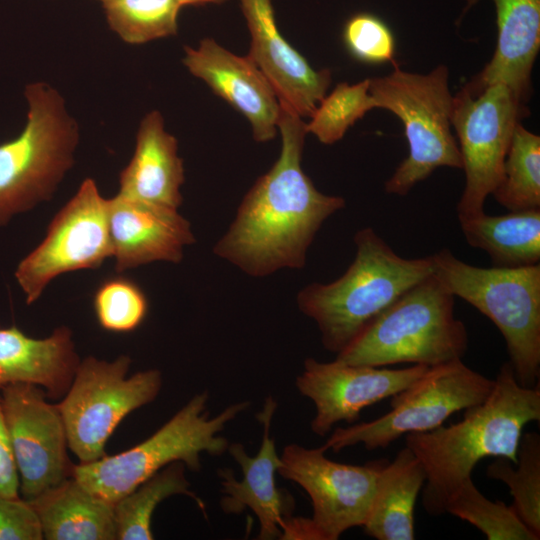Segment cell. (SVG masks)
I'll return each mask as SVG.
<instances>
[{
  "label": "cell",
  "mask_w": 540,
  "mask_h": 540,
  "mask_svg": "<svg viewBox=\"0 0 540 540\" xmlns=\"http://www.w3.org/2000/svg\"><path fill=\"white\" fill-rule=\"evenodd\" d=\"M466 242L485 251L493 267L517 268L540 263V209L485 212L458 217Z\"/></svg>",
  "instance_id": "d4e9b609"
},
{
  "label": "cell",
  "mask_w": 540,
  "mask_h": 540,
  "mask_svg": "<svg viewBox=\"0 0 540 540\" xmlns=\"http://www.w3.org/2000/svg\"><path fill=\"white\" fill-rule=\"evenodd\" d=\"M182 7L179 0H112L103 4L109 28L130 45L176 35Z\"/></svg>",
  "instance_id": "f1b7e54d"
},
{
  "label": "cell",
  "mask_w": 540,
  "mask_h": 540,
  "mask_svg": "<svg viewBox=\"0 0 540 540\" xmlns=\"http://www.w3.org/2000/svg\"><path fill=\"white\" fill-rule=\"evenodd\" d=\"M393 64L389 74L370 79L369 92L376 108L394 113L404 125L408 155L385 182L384 190L405 196L439 167L462 169V158L451 130L449 69L438 65L419 74Z\"/></svg>",
  "instance_id": "ba28073f"
},
{
  "label": "cell",
  "mask_w": 540,
  "mask_h": 540,
  "mask_svg": "<svg viewBox=\"0 0 540 540\" xmlns=\"http://www.w3.org/2000/svg\"><path fill=\"white\" fill-rule=\"evenodd\" d=\"M281 152L241 201L213 252L254 277L301 269L315 235L345 199L321 193L302 169L305 122L280 103Z\"/></svg>",
  "instance_id": "6da1fadb"
},
{
  "label": "cell",
  "mask_w": 540,
  "mask_h": 540,
  "mask_svg": "<svg viewBox=\"0 0 540 540\" xmlns=\"http://www.w3.org/2000/svg\"><path fill=\"white\" fill-rule=\"evenodd\" d=\"M182 63L249 121L255 141L267 142L276 136L279 99L248 55L238 56L214 39L204 38L197 47H184Z\"/></svg>",
  "instance_id": "e0dca14e"
},
{
  "label": "cell",
  "mask_w": 540,
  "mask_h": 540,
  "mask_svg": "<svg viewBox=\"0 0 540 540\" xmlns=\"http://www.w3.org/2000/svg\"><path fill=\"white\" fill-rule=\"evenodd\" d=\"M97 1L101 2L102 4H104V3L110 2V1H112V0H97Z\"/></svg>",
  "instance_id": "74e56055"
},
{
  "label": "cell",
  "mask_w": 540,
  "mask_h": 540,
  "mask_svg": "<svg viewBox=\"0 0 540 540\" xmlns=\"http://www.w3.org/2000/svg\"><path fill=\"white\" fill-rule=\"evenodd\" d=\"M464 411L457 423L405 435V446L426 475L421 501L430 516L445 513L451 497L483 458L503 457L516 463L524 427L540 420V386L520 385L507 361L486 399Z\"/></svg>",
  "instance_id": "7a4b0ae2"
},
{
  "label": "cell",
  "mask_w": 540,
  "mask_h": 540,
  "mask_svg": "<svg viewBox=\"0 0 540 540\" xmlns=\"http://www.w3.org/2000/svg\"><path fill=\"white\" fill-rule=\"evenodd\" d=\"M112 257L107 198L93 178L55 214L43 240L18 263L14 276L27 305L59 275L97 269Z\"/></svg>",
  "instance_id": "7c38bea8"
},
{
  "label": "cell",
  "mask_w": 540,
  "mask_h": 540,
  "mask_svg": "<svg viewBox=\"0 0 540 540\" xmlns=\"http://www.w3.org/2000/svg\"><path fill=\"white\" fill-rule=\"evenodd\" d=\"M0 495L19 496V478L3 417L0 396Z\"/></svg>",
  "instance_id": "e575fe53"
},
{
  "label": "cell",
  "mask_w": 540,
  "mask_h": 540,
  "mask_svg": "<svg viewBox=\"0 0 540 540\" xmlns=\"http://www.w3.org/2000/svg\"><path fill=\"white\" fill-rule=\"evenodd\" d=\"M250 37L248 56L273 86L279 102L310 117L331 83L328 69L316 70L280 34L272 0H239Z\"/></svg>",
  "instance_id": "ac0fdd59"
},
{
  "label": "cell",
  "mask_w": 540,
  "mask_h": 540,
  "mask_svg": "<svg viewBox=\"0 0 540 540\" xmlns=\"http://www.w3.org/2000/svg\"><path fill=\"white\" fill-rule=\"evenodd\" d=\"M93 310L99 326L113 333H129L145 320L149 303L142 288L126 276H112L93 294Z\"/></svg>",
  "instance_id": "1f68e13d"
},
{
  "label": "cell",
  "mask_w": 540,
  "mask_h": 540,
  "mask_svg": "<svg viewBox=\"0 0 540 540\" xmlns=\"http://www.w3.org/2000/svg\"><path fill=\"white\" fill-rule=\"evenodd\" d=\"M26 121L14 138L0 143V227L53 198L75 163L80 141L76 118L51 84H26Z\"/></svg>",
  "instance_id": "277c9868"
},
{
  "label": "cell",
  "mask_w": 540,
  "mask_h": 540,
  "mask_svg": "<svg viewBox=\"0 0 540 540\" xmlns=\"http://www.w3.org/2000/svg\"><path fill=\"white\" fill-rule=\"evenodd\" d=\"M208 401V391L195 394L150 437L121 453L73 464L71 477L114 504L171 463L200 471L203 453L221 456L227 451L229 441L220 433L250 406L247 400L236 402L211 417Z\"/></svg>",
  "instance_id": "8992f818"
},
{
  "label": "cell",
  "mask_w": 540,
  "mask_h": 540,
  "mask_svg": "<svg viewBox=\"0 0 540 540\" xmlns=\"http://www.w3.org/2000/svg\"><path fill=\"white\" fill-rule=\"evenodd\" d=\"M225 0H204L205 4L206 3H216V4H220L222 2H224Z\"/></svg>",
  "instance_id": "8d00e7d4"
},
{
  "label": "cell",
  "mask_w": 540,
  "mask_h": 540,
  "mask_svg": "<svg viewBox=\"0 0 540 540\" xmlns=\"http://www.w3.org/2000/svg\"><path fill=\"white\" fill-rule=\"evenodd\" d=\"M322 445L283 448L278 473L298 484L312 503L310 518L318 540H337L347 530L362 527L373 500L380 470L388 461L363 465L339 463L325 456Z\"/></svg>",
  "instance_id": "4fadbf2b"
},
{
  "label": "cell",
  "mask_w": 540,
  "mask_h": 540,
  "mask_svg": "<svg viewBox=\"0 0 540 540\" xmlns=\"http://www.w3.org/2000/svg\"><path fill=\"white\" fill-rule=\"evenodd\" d=\"M343 41L357 60L370 64L394 62L395 39L389 26L371 13H358L346 22Z\"/></svg>",
  "instance_id": "d6a6232c"
},
{
  "label": "cell",
  "mask_w": 540,
  "mask_h": 540,
  "mask_svg": "<svg viewBox=\"0 0 540 540\" xmlns=\"http://www.w3.org/2000/svg\"><path fill=\"white\" fill-rule=\"evenodd\" d=\"M467 10L479 0H466ZM497 43L491 60L471 82L473 88L503 83L525 101L540 47V0H493Z\"/></svg>",
  "instance_id": "7402d4cb"
},
{
  "label": "cell",
  "mask_w": 540,
  "mask_h": 540,
  "mask_svg": "<svg viewBox=\"0 0 540 540\" xmlns=\"http://www.w3.org/2000/svg\"><path fill=\"white\" fill-rule=\"evenodd\" d=\"M277 402L269 395L256 418L263 426L262 442L258 453L250 456L243 444L229 443L227 451L240 466L242 479L237 480L232 469L218 470L223 494L220 506L226 514H241L250 509L259 521L258 539H282L287 519L292 517V495L276 486L275 475L281 466V457L271 436V424Z\"/></svg>",
  "instance_id": "2e32d148"
},
{
  "label": "cell",
  "mask_w": 540,
  "mask_h": 540,
  "mask_svg": "<svg viewBox=\"0 0 540 540\" xmlns=\"http://www.w3.org/2000/svg\"><path fill=\"white\" fill-rule=\"evenodd\" d=\"M29 503L46 540L116 539L114 504L94 495L73 477Z\"/></svg>",
  "instance_id": "603a6c76"
},
{
  "label": "cell",
  "mask_w": 540,
  "mask_h": 540,
  "mask_svg": "<svg viewBox=\"0 0 540 540\" xmlns=\"http://www.w3.org/2000/svg\"><path fill=\"white\" fill-rule=\"evenodd\" d=\"M132 359L112 361L87 356L80 359L72 382L57 404L68 448L79 463L106 455L105 446L120 422L131 412L154 401L162 388L158 369L128 372Z\"/></svg>",
  "instance_id": "9c48e42d"
},
{
  "label": "cell",
  "mask_w": 540,
  "mask_h": 540,
  "mask_svg": "<svg viewBox=\"0 0 540 540\" xmlns=\"http://www.w3.org/2000/svg\"><path fill=\"white\" fill-rule=\"evenodd\" d=\"M356 254L331 283H311L297 296L300 311L317 325L323 347L336 355L409 288L433 273L431 256L398 255L371 227L354 235Z\"/></svg>",
  "instance_id": "3957f363"
},
{
  "label": "cell",
  "mask_w": 540,
  "mask_h": 540,
  "mask_svg": "<svg viewBox=\"0 0 540 540\" xmlns=\"http://www.w3.org/2000/svg\"><path fill=\"white\" fill-rule=\"evenodd\" d=\"M185 467L179 461L167 465L114 503L117 540H152L153 513L174 495L190 497L207 518L206 504L190 489Z\"/></svg>",
  "instance_id": "484cf974"
},
{
  "label": "cell",
  "mask_w": 540,
  "mask_h": 540,
  "mask_svg": "<svg viewBox=\"0 0 540 540\" xmlns=\"http://www.w3.org/2000/svg\"><path fill=\"white\" fill-rule=\"evenodd\" d=\"M183 6L205 4L204 0H179Z\"/></svg>",
  "instance_id": "d590c367"
},
{
  "label": "cell",
  "mask_w": 540,
  "mask_h": 540,
  "mask_svg": "<svg viewBox=\"0 0 540 540\" xmlns=\"http://www.w3.org/2000/svg\"><path fill=\"white\" fill-rule=\"evenodd\" d=\"M1 405L19 478V495L32 500L71 477L65 425L57 404L30 383L1 388Z\"/></svg>",
  "instance_id": "5bb4252c"
},
{
  "label": "cell",
  "mask_w": 540,
  "mask_h": 540,
  "mask_svg": "<svg viewBox=\"0 0 540 540\" xmlns=\"http://www.w3.org/2000/svg\"><path fill=\"white\" fill-rule=\"evenodd\" d=\"M370 79L355 84L341 82L319 102L310 121L305 123L307 133L321 143L330 145L343 138L347 130L368 111L376 108L369 92Z\"/></svg>",
  "instance_id": "4dcf8cb0"
},
{
  "label": "cell",
  "mask_w": 540,
  "mask_h": 540,
  "mask_svg": "<svg viewBox=\"0 0 540 540\" xmlns=\"http://www.w3.org/2000/svg\"><path fill=\"white\" fill-rule=\"evenodd\" d=\"M509 211L540 209V137L517 123L503 177L491 194Z\"/></svg>",
  "instance_id": "4316f807"
},
{
  "label": "cell",
  "mask_w": 540,
  "mask_h": 540,
  "mask_svg": "<svg viewBox=\"0 0 540 540\" xmlns=\"http://www.w3.org/2000/svg\"><path fill=\"white\" fill-rule=\"evenodd\" d=\"M525 103L503 83L478 89L466 84L453 96L451 125L465 173L457 217L484 212L486 198L502 180L514 128L529 114Z\"/></svg>",
  "instance_id": "8fae6325"
},
{
  "label": "cell",
  "mask_w": 540,
  "mask_h": 540,
  "mask_svg": "<svg viewBox=\"0 0 540 540\" xmlns=\"http://www.w3.org/2000/svg\"><path fill=\"white\" fill-rule=\"evenodd\" d=\"M449 513L476 527L488 540H539L511 505L488 499L472 477L465 480L446 505Z\"/></svg>",
  "instance_id": "f546056e"
},
{
  "label": "cell",
  "mask_w": 540,
  "mask_h": 540,
  "mask_svg": "<svg viewBox=\"0 0 540 540\" xmlns=\"http://www.w3.org/2000/svg\"><path fill=\"white\" fill-rule=\"evenodd\" d=\"M37 513L19 496L0 495V540H42Z\"/></svg>",
  "instance_id": "836d02e7"
},
{
  "label": "cell",
  "mask_w": 540,
  "mask_h": 540,
  "mask_svg": "<svg viewBox=\"0 0 540 540\" xmlns=\"http://www.w3.org/2000/svg\"><path fill=\"white\" fill-rule=\"evenodd\" d=\"M516 457V463L497 457L487 466L486 475L508 486L515 513L540 537V435L522 434Z\"/></svg>",
  "instance_id": "83f0119b"
},
{
  "label": "cell",
  "mask_w": 540,
  "mask_h": 540,
  "mask_svg": "<svg viewBox=\"0 0 540 540\" xmlns=\"http://www.w3.org/2000/svg\"><path fill=\"white\" fill-rule=\"evenodd\" d=\"M80 362L67 326L45 338H33L16 326L0 328V389L14 383L41 387L49 399L67 392Z\"/></svg>",
  "instance_id": "44dd1931"
},
{
  "label": "cell",
  "mask_w": 540,
  "mask_h": 540,
  "mask_svg": "<svg viewBox=\"0 0 540 540\" xmlns=\"http://www.w3.org/2000/svg\"><path fill=\"white\" fill-rule=\"evenodd\" d=\"M425 480L420 461L405 446L380 470L365 533L377 540H413L415 505Z\"/></svg>",
  "instance_id": "cb8c5ba5"
},
{
  "label": "cell",
  "mask_w": 540,
  "mask_h": 540,
  "mask_svg": "<svg viewBox=\"0 0 540 540\" xmlns=\"http://www.w3.org/2000/svg\"><path fill=\"white\" fill-rule=\"evenodd\" d=\"M433 273L453 294L489 318L502 334L518 383L539 385L540 263L483 268L443 248L430 255Z\"/></svg>",
  "instance_id": "52a82bcc"
},
{
  "label": "cell",
  "mask_w": 540,
  "mask_h": 540,
  "mask_svg": "<svg viewBox=\"0 0 540 540\" xmlns=\"http://www.w3.org/2000/svg\"><path fill=\"white\" fill-rule=\"evenodd\" d=\"M184 180L178 141L166 130L161 112L152 110L139 123L133 155L119 174L117 194L178 209Z\"/></svg>",
  "instance_id": "ffe728a7"
},
{
  "label": "cell",
  "mask_w": 540,
  "mask_h": 540,
  "mask_svg": "<svg viewBox=\"0 0 540 540\" xmlns=\"http://www.w3.org/2000/svg\"><path fill=\"white\" fill-rule=\"evenodd\" d=\"M112 258L117 273L153 262L180 263L195 242L191 223L178 209L119 194L107 198Z\"/></svg>",
  "instance_id": "d6986e66"
},
{
  "label": "cell",
  "mask_w": 540,
  "mask_h": 540,
  "mask_svg": "<svg viewBox=\"0 0 540 540\" xmlns=\"http://www.w3.org/2000/svg\"><path fill=\"white\" fill-rule=\"evenodd\" d=\"M428 368L412 365L393 369L347 364L337 359L321 362L310 357L305 359L295 383L299 393L315 406L311 431L323 437L335 424H351L364 408L403 391Z\"/></svg>",
  "instance_id": "9a60e30c"
},
{
  "label": "cell",
  "mask_w": 540,
  "mask_h": 540,
  "mask_svg": "<svg viewBox=\"0 0 540 540\" xmlns=\"http://www.w3.org/2000/svg\"><path fill=\"white\" fill-rule=\"evenodd\" d=\"M493 386L494 379L462 359L429 367L391 397L389 412L369 422L337 427L323 446L333 452L360 443L369 451L385 449L403 435L433 430L452 414L483 402Z\"/></svg>",
  "instance_id": "30bf717a"
},
{
  "label": "cell",
  "mask_w": 540,
  "mask_h": 540,
  "mask_svg": "<svg viewBox=\"0 0 540 540\" xmlns=\"http://www.w3.org/2000/svg\"><path fill=\"white\" fill-rule=\"evenodd\" d=\"M454 299L432 273L381 312L335 359L374 367H432L462 359L468 332L455 315Z\"/></svg>",
  "instance_id": "5b68a950"
}]
</instances>
